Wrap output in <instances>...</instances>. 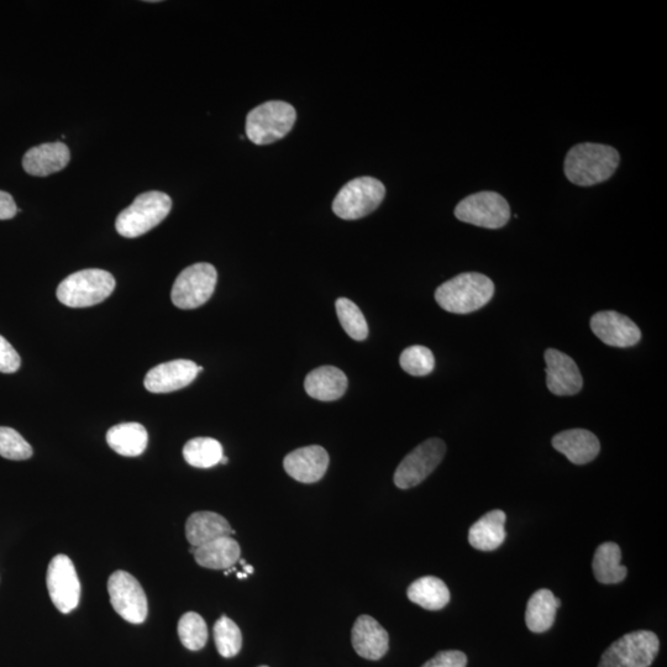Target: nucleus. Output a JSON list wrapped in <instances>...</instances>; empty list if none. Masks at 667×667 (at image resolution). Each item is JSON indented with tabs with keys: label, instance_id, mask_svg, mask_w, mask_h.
Wrapping results in <instances>:
<instances>
[{
	"label": "nucleus",
	"instance_id": "19",
	"mask_svg": "<svg viewBox=\"0 0 667 667\" xmlns=\"http://www.w3.org/2000/svg\"><path fill=\"white\" fill-rule=\"evenodd\" d=\"M553 446L575 465H586L595 460L601 450L600 440L586 429L565 430L555 435Z\"/></svg>",
	"mask_w": 667,
	"mask_h": 667
},
{
	"label": "nucleus",
	"instance_id": "21",
	"mask_svg": "<svg viewBox=\"0 0 667 667\" xmlns=\"http://www.w3.org/2000/svg\"><path fill=\"white\" fill-rule=\"evenodd\" d=\"M191 553L199 566L210 570H228L240 560L241 549L236 540L223 537L193 548Z\"/></svg>",
	"mask_w": 667,
	"mask_h": 667
},
{
	"label": "nucleus",
	"instance_id": "41",
	"mask_svg": "<svg viewBox=\"0 0 667 667\" xmlns=\"http://www.w3.org/2000/svg\"><path fill=\"white\" fill-rule=\"evenodd\" d=\"M260 667H269V666H260Z\"/></svg>",
	"mask_w": 667,
	"mask_h": 667
},
{
	"label": "nucleus",
	"instance_id": "8",
	"mask_svg": "<svg viewBox=\"0 0 667 667\" xmlns=\"http://www.w3.org/2000/svg\"><path fill=\"white\" fill-rule=\"evenodd\" d=\"M218 272L207 262L183 270L173 283L171 299L180 309H196L206 304L217 286Z\"/></svg>",
	"mask_w": 667,
	"mask_h": 667
},
{
	"label": "nucleus",
	"instance_id": "24",
	"mask_svg": "<svg viewBox=\"0 0 667 667\" xmlns=\"http://www.w3.org/2000/svg\"><path fill=\"white\" fill-rule=\"evenodd\" d=\"M622 550L616 543L598 546L592 560L593 575L603 585H616L626 579L628 570L621 565Z\"/></svg>",
	"mask_w": 667,
	"mask_h": 667
},
{
	"label": "nucleus",
	"instance_id": "7",
	"mask_svg": "<svg viewBox=\"0 0 667 667\" xmlns=\"http://www.w3.org/2000/svg\"><path fill=\"white\" fill-rule=\"evenodd\" d=\"M659 648L658 635L650 630L628 633L603 653L598 667H650Z\"/></svg>",
	"mask_w": 667,
	"mask_h": 667
},
{
	"label": "nucleus",
	"instance_id": "4",
	"mask_svg": "<svg viewBox=\"0 0 667 667\" xmlns=\"http://www.w3.org/2000/svg\"><path fill=\"white\" fill-rule=\"evenodd\" d=\"M172 209V199L166 193H141L131 206L118 215L115 229L124 238L134 239L149 233L166 219Z\"/></svg>",
	"mask_w": 667,
	"mask_h": 667
},
{
	"label": "nucleus",
	"instance_id": "11",
	"mask_svg": "<svg viewBox=\"0 0 667 667\" xmlns=\"http://www.w3.org/2000/svg\"><path fill=\"white\" fill-rule=\"evenodd\" d=\"M446 445L443 440L433 438L417 446L397 467L395 483L401 490L420 485L443 461Z\"/></svg>",
	"mask_w": 667,
	"mask_h": 667
},
{
	"label": "nucleus",
	"instance_id": "28",
	"mask_svg": "<svg viewBox=\"0 0 667 667\" xmlns=\"http://www.w3.org/2000/svg\"><path fill=\"white\" fill-rule=\"evenodd\" d=\"M224 450L218 440L212 438H196L189 440L183 448V458L187 464L197 469H210L222 461Z\"/></svg>",
	"mask_w": 667,
	"mask_h": 667
},
{
	"label": "nucleus",
	"instance_id": "12",
	"mask_svg": "<svg viewBox=\"0 0 667 667\" xmlns=\"http://www.w3.org/2000/svg\"><path fill=\"white\" fill-rule=\"evenodd\" d=\"M46 585L52 603L61 613L75 611L81 600V582L68 556L60 554L51 560Z\"/></svg>",
	"mask_w": 667,
	"mask_h": 667
},
{
	"label": "nucleus",
	"instance_id": "23",
	"mask_svg": "<svg viewBox=\"0 0 667 667\" xmlns=\"http://www.w3.org/2000/svg\"><path fill=\"white\" fill-rule=\"evenodd\" d=\"M506 521V513L500 509L485 514L470 528L469 543L472 548L486 553L500 548L507 538Z\"/></svg>",
	"mask_w": 667,
	"mask_h": 667
},
{
	"label": "nucleus",
	"instance_id": "35",
	"mask_svg": "<svg viewBox=\"0 0 667 667\" xmlns=\"http://www.w3.org/2000/svg\"><path fill=\"white\" fill-rule=\"evenodd\" d=\"M467 656L459 650L440 651L422 667H466Z\"/></svg>",
	"mask_w": 667,
	"mask_h": 667
},
{
	"label": "nucleus",
	"instance_id": "32",
	"mask_svg": "<svg viewBox=\"0 0 667 667\" xmlns=\"http://www.w3.org/2000/svg\"><path fill=\"white\" fill-rule=\"evenodd\" d=\"M399 364L407 374L422 377L432 374L435 359L430 349L422 345H414L403 351Z\"/></svg>",
	"mask_w": 667,
	"mask_h": 667
},
{
	"label": "nucleus",
	"instance_id": "31",
	"mask_svg": "<svg viewBox=\"0 0 667 667\" xmlns=\"http://www.w3.org/2000/svg\"><path fill=\"white\" fill-rule=\"evenodd\" d=\"M214 640L223 658H234L243 647V634L235 622L227 616L218 619L214 626Z\"/></svg>",
	"mask_w": 667,
	"mask_h": 667
},
{
	"label": "nucleus",
	"instance_id": "1",
	"mask_svg": "<svg viewBox=\"0 0 667 667\" xmlns=\"http://www.w3.org/2000/svg\"><path fill=\"white\" fill-rule=\"evenodd\" d=\"M621 161L618 151L601 144H579L569 151L565 160V175L574 185L590 187L613 176Z\"/></svg>",
	"mask_w": 667,
	"mask_h": 667
},
{
	"label": "nucleus",
	"instance_id": "36",
	"mask_svg": "<svg viewBox=\"0 0 667 667\" xmlns=\"http://www.w3.org/2000/svg\"><path fill=\"white\" fill-rule=\"evenodd\" d=\"M18 213L17 204L9 193L0 191V220L13 219Z\"/></svg>",
	"mask_w": 667,
	"mask_h": 667
},
{
	"label": "nucleus",
	"instance_id": "3",
	"mask_svg": "<svg viewBox=\"0 0 667 667\" xmlns=\"http://www.w3.org/2000/svg\"><path fill=\"white\" fill-rule=\"evenodd\" d=\"M112 273L99 269L82 270L65 278L57 288V298L63 306L86 308L96 306L115 290Z\"/></svg>",
	"mask_w": 667,
	"mask_h": 667
},
{
	"label": "nucleus",
	"instance_id": "29",
	"mask_svg": "<svg viewBox=\"0 0 667 667\" xmlns=\"http://www.w3.org/2000/svg\"><path fill=\"white\" fill-rule=\"evenodd\" d=\"M336 313L341 327L356 341H364L369 336V325H367L364 314L353 301L348 298H339L335 303Z\"/></svg>",
	"mask_w": 667,
	"mask_h": 667
},
{
	"label": "nucleus",
	"instance_id": "5",
	"mask_svg": "<svg viewBox=\"0 0 667 667\" xmlns=\"http://www.w3.org/2000/svg\"><path fill=\"white\" fill-rule=\"evenodd\" d=\"M296 120V109L290 103H262L252 109L246 118V136L255 145H270L285 138Z\"/></svg>",
	"mask_w": 667,
	"mask_h": 667
},
{
	"label": "nucleus",
	"instance_id": "18",
	"mask_svg": "<svg viewBox=\"0 0 667 667\" xmlns=\"http://www.w3.org/2000/svg\"><path fill=\"white\" fill-rule=\"evenodd\" d=\"M70 160L71 152L68 146L57 141L35 146L26 152L23 167L30 176L47 177L62 171Z\"/></svg>",
	"mask_w": 667,
	"mask_h": 667
},
{
	"label": "nucleus",
	"instance_id": "20",
	"mask_svg": "<svg viewBox=\"0 0 667 667\" xmlns=\"http://www.w3.org/2000/svg\"><path fill=\"white\" fill-rule=\"evenodd\" d=\"M304 388L309 396L318 401H338L348 390V377L338 367L322 366L309 372Z\"/></svg>",
	"mask_w": 667,
	"mask_h": 667
},
{
	"label": "nucleus",
	"instance_id": "16",
	"mask_svg": "<svg viewBox=\"0 0 667 667\" xmlns=\"http://www.w3.org/2000/svg\"><path fill=\"white\" fill-rule=\"evenodd\" d=\"M283 467L292 479L302 483H315L327 474L329 455L322 446H306L288 454L283 460Z\"/></svg>",
	"mask_w": 667,
	"mask_h": 667
},
{
	"label": "nucleus",
	"instance_id": "40",
	"mask_svg": "<svg viewBox=\"0 0 667 667\" xmlns=\"http://www.w3.org/2000/svg\"><path fill=\"white\" fill-rule=\"evenodd\" d=\"M202 371H203V367H202V366H198V372H202Z\"/></svg>",
	"mask_w": 667,
	"mask_h": 667
},
{
	"label": "nucleus",
	"instance_id": "10",
	"mask_svg": "<svg viewBox=\"0 0 667 667\" xmlns=\"http://www.w3.org/2000/svg\"><path fill=\"white\" fill-rule=\"evenodd\" d=\"M110 603L126 622L141 624L146 621L149 606L144 588L126 571H115L108 581Z\"/></svg>",
	"mask_w": 667,
	"mask_h": 667
},
{
	"label": "nucleus",
	"instance_id": "33",
	"mask_svg": "<svg viewBox=\"0 0 667 667\" xmlns=\"http://www.w3.org/2000/svg\"><path fill=\"white\" fill-rule=\"evenodd\" d=\"M33 454V448L17 430L0 427V456L8 460L23 461L30 459Z\"/></svg>",
	"mask_w": 667,
	"mask_h": 667
},
{
	"label": "nucleus",
	"instance_id": "15",
	"mask_svg": "<svg viewBox=\"0 0 667 667\" xmlns=\"http://www.w3.org/2000/svg\"><path fill=\"white\" fill-rule=\"evenodd\" d=\"M198 374L193 361L173 360L147 372L144 385L151 393H171L191 385Z\"/></svg>",
	"mask_w": 667,
	"mask_h": 667
},
{
	"label": "nucleus",
	"instance_id": "2",
	"mask_svg": "<svg viewBox=\"0 0 667 667\" xmlns=\"http://www.w3.org/2000/svg\"><path fill=\"white\" fill-rule=\"evenodd\" d=\"M495 285L482 273L467 272L451 278L435 291V299L444 311L469 314L479 311L491 301Z\"/></svg>",
	"mask_w": 667,
	"mask_h": 667
},
{
	"label": "nucleus",
	"instance_id": "25",
	"mask_svg": "<svg viewBox=\"0 0 667 667\" xmlns=\"http://www.w3.org/2000/svg\"><path fill=\"white\" fill-rule=\"evenodd\" d=\"M149 441L144 425L139 423H124L115 425L107 433V443L115 453L135 458L144 453Z\"/></svg>",
	"mask_w": 667,
	"mask_h": 667
},
{
	"label": "nucleus",
	"instance_id": "34",
	"mask_svg": "<svg viewBox=\"0 0 667 667\" xmlns=\"http://www.w3.org/2000/svg\"><path fill=\"white\" fill-rule=\"evenodd\" d=\"M21 359L9 341L0 335V372L14 374L20 369Z\"/></svg>",
	"mask_w": 667,
	"mask_h": 667
},
{
	"label": "nucleus",
	"instance_id": "37",
	"mask_svg": "<svg viewBox=\"0 0 667 667\" xmlns=\"http://www.w3.org/2000/svg\"><path fill=\"white\" fill-rule=\"evenodd\" d=\"M244 570L248 575L254 574V567L250 565H244Z\"/></svg>",
	"mask_w": 667,
	"mask_h": 667
},
{
	"label": "nucleus",
	"instance_id": "30",
	"mask_svg": "<svg viewBox=\"0 0 667 667\" xmlns=\"http://www.w3.org/2000/svg\"><path fill=\"white\" fill-rule=\"evenodd\" d=\"M178 635L183 647L191 651L201 650L208 642L207 623L196 612L183 614L178 622Z\"/></svg>",
	"mask_w": 667,
	"mask_h": 667
},
{
	"label": "nucleus",
	"instance_id": "14",
	"mask_svg": "<svg viewBox=\"0 0 667 667\" xmlns=\"http://www.w3.org/2000/svg\"><path fill=\"white\" fill-rule=\"evenodd\" d=\"M546 385L555 396H574L582 390L579 366L569 355L559 350L548 349L545 353Z\"/></svg>",
	"mask_w": 667,
	"mask_h": 667
},
{
	"label": "nucleus",
	"instance_id": "13",
	"mask_svg": "<svg viewBox=\"0 0 667 667\" xmlns=\"http://www.w3.org/2000/svg\"><path fill=\"white\" fill-rule=\"evenodd\" d=\"M591 329L602 343L613 348H630L642 339V332L632 319L613 311L593 315Z\"/></svg>",
	"mask_w": 667,
	"mask_h": 667
},
{
	"label": "nucleus",
	"instance_id": "22",
	"mask_svg": "<svg viewBox=\"0 0 667 667\" xmlns=\"http://www.w3.org/2000/svg\"><path fill=\"white\" fill-rule=\"evenodd\" d=\"M234 533L227 519L218 513L196 512L187 519L186 537L193 548Z\"/></svg>",
	"mask_w": 667,
	"mask_h": 667
},
{
	"label": "nucleus",
	"instance_id": "9",
	"mask_svg": "<svg viewBox=\"0 0 667 667\" xmlns=\"http://www.w3.org/2000/svg\"><path fill=\"white\" fill-rule=\"evenodd\" d=\"M455 215L461 222L476 227L500 229L511 219V208L501 194L480 192L461 201L455 209Z\"/></svg>",
	"mask_w": 667,
	"mask_h": 667
},
{
	"label": "nucleus",
	"instance_id": "39",
	"mask_svg": "<svg viewBox=\"0 0 667 667\" xmlns=\"http://www.w3.org/2000/svg\"><path fill=\"white\" fill-rule=\"evenodd\" d=\"M236 576H238L239 579H246V577H248V574H241V572H238V574H236Z\"/></svg>",
	"mask_w": 667,
	"mask_h": 667
},
{
	"label": "nucleus",
	"instance_id": "17",
	"mask_svg": "<svg viewBox=\"0 0 667 667\" xmlns=\"http://www.w3.org/2000/svg\"><path fill=\"white\" fill-rule=\"evenodd\" d=\"M351 640L356 653L367 660L382 659L390 648V637L386 629L370 616L357 618Z\"/></svg>",
	"mask_w": 667,
	"mask_h": 667
},
{
	"label": "nucleus",
	"instance_id": "38",
	"mask_svg": "<svg viewBox=\"0 0 667 667\" xmlns=\"http://www.w3.org/2000/svg\"><path fill=\"white\" fill-rule=\"evenodd\" d=\"M228 461L229 459L227 458V456H223L222 461H220V464L227 465Z\"/></svg>",
	"mask_w": 667,
	"mask_h": 667
},
{
	"label": "nucleus",
	"instance_id": "27",
	"mask_svg": "<svg viewBox=\"0 0 667 667\" xmlns=\"http://www.w3.org/2000/svg\"><path fill=\"white\" fill-rule=\"evenodd\" d=\"M407 596L409 601L427 611H440L450 602L448 586L435 576H425L414 581L408 587Z\"/></svg>",
	"mask_w": 667,
	"mask_h": 667
},
{
	"label": "nucleus",
	"instance_id": "6",
	"mask_svg": "<svg viewBox=\"0 0 667 667\" xmlns=\"http://www.w3.org/2000/svg\"><path fill=\"white\" fill-rule=\"evenodd\" d=\"M385 196L386 188L377 178H355L340 189L334 199L333 210L344 220L361 219L375 212Z\"/></svg>",
	"mask_w": 667,
	"mask_h": 667
},
{
	"label": "nucleus",
	"instance_id": "26",
	"mask_svg": "<svg viewBox=\"0 0 667 667\" xmlns=\"http://www.w3.org/2000/svg\"><path fill=\"white\" fill-rule=\"evenodd\" d=\"M561 606L559 598L549 590H539L534 593L527 605L525 623L530 632L545 633L554 626L556 611Z\"/></svg>",
	"mask_w": 667,
	"mask_h": 667
}]
</instances>
